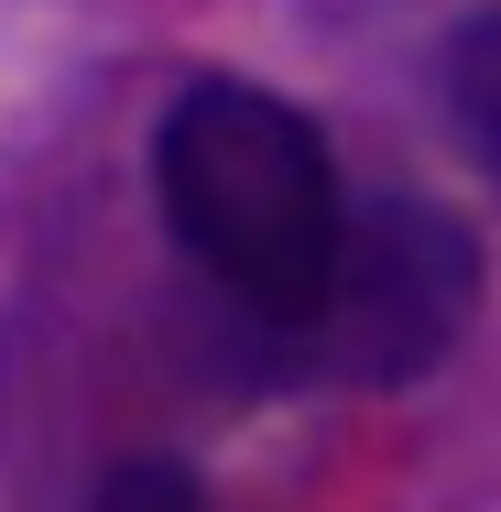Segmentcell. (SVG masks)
Returning <instances> with one entry per match:
<instances>
[{
    "mask_svg": "<svg viewBox=\"0 0 501 512\" xmlns=\"http://www.w3.org/2000/svg\"><path fill=\"white\" fill-rule=\"evenodd\" d=\"M447 120L480 153V175L501 186V11H480V22L447 33Z\"/></svg>",
    "mask_w": 501,
    "mask_h": 512,
    "instance_id": "3",
    "label": "cell"
},
{
    "mask_svg": "<svg viewBox=\"0 0 501 512\" xmlns=\"http://www.w3.org/2000/svg\"><path fill=\"white\" fill-rule=\"evenodd\" d=\"M153 207L186 273L229 306V349L284 382L349 251V186L327 131L251 77H197L153 120Z\"/></svg>",
    "mask_w": 501,
    "mask_h": 512,
    "instance_id": "1",
    "label": "cell"
},
{
    "mask_svg": "<svg viewBox=\"0 0 501 512\" xmlns=\"http://www.w3.org/2000/svg\"><path fill=\"white\" fill-rule=\"evenodd\" d=\"M99 512H207V491L175 469V458H109Z\"/></svg>",
    "mask_w": 501,
    "mask_h": 512,
    "instance_id": "4",
    "label": "cell"
},
{
    "mask_svg": "<svg viewBox=\"0 0 501 512\" xmlns=\"http://www.w3.org/2000/svg\"><path fill=\"white\" fill-rule=\"evenodd\" d=\"M469 306H480V240L425 197H371L349 207L338 284L295 338L284 382H414L458 349Z\"/></svg>",
    "mask_w": 501,
    "mask_h": 512,
    "instance_id": "2",
    "label": "cell"
}]
</instances>
